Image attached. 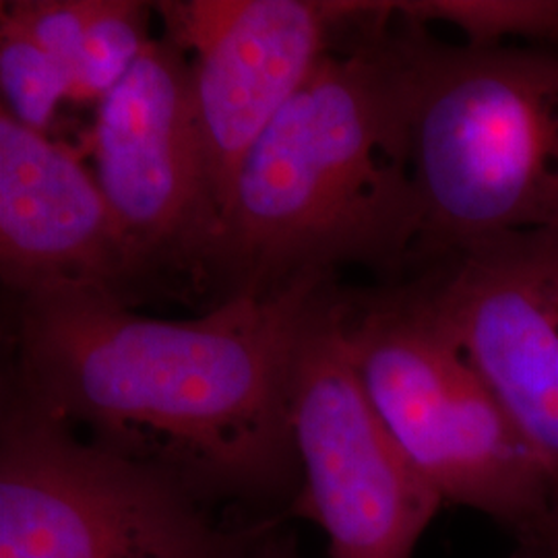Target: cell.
<instances>
[{"mask_svg":"<svg viewBox=\"0 0 558 558\" xmlns=\"http://www.w3.org/2000/svg\"><path fill=\"white\" fill-rule=\"evenodd\" d=\"M329 278L223 300L184 320L140 315L104 286H40L15 294L4 383L209 507L236 500L288 513L302 484L292 354L302 313Z\"/></svg>","mask_w":558,"mask_h":558,"instance_id":"cell-1","label":"cell"},{"mask_svg":"<svg viewBox=\"0 0 558 558\" xmlns=\"http://www.w3.org/2000/svg\"><path fill=\"white\" fill-rule=\"evenodd\" d=\"M391 17L325 54L242 163L197 276L220 302L276 294L341 265H416L422 216L385 48Z\"/></svg>","mask_w":558,"mask_h":558,"instance_id":"cell-2","label":"cell"},{"mask_svg":"<svg viewBox=\"0 0 558 558\" xmlns=\"http://www.w3.org/2000/svg\"><path fill=\"white\" fill-rule=\"evenodd\" d=\"M396 23L385 48L422 216L414 267L558 226V52L447 44Z\"/></svg>","mask_w":558,"mask_h":558,"instance_id":"cell-3","label":"cell"},{"mask_svg":"<svg viewBox=\"0 0 558 558\" xmlns=\"http://www.w3.org/2000/svg\"><path fill=\"white\" fill-rule=\"evenodd\" d=\"M348 338L368 396L424 484L515 539L536 530L557 484L418 286L348 292Z\"/></svg>","mask_w":558,"mask_h":558,"instance_id":"cell-4","label":"cell"},{"mask_svg":"<svg viewBox=\"0 0 558 558\" xmlns=\"http://www.w3.org/2000/svg\"><path fill=\"white\" fill-rule=\"evenodd\" d=\"M283 519L221 525L179 482L2 387L0 558H251Z\"/></svg>","mask_w":558,"mask_h":558,"instance_id":"cell-5","label":"cell"},{"mask_svg":"<svg viewBox=\"0 0 558 558\" xmlns=\"http://www.w3.org/2000/svg\"><path fill=\"white\" fill-rule=\"evenodd\" d=\"M290 418L299 497L286 518L311 519L331 558H414L445 505L401 453L360 377L348 338V292L323 281L300 319Z\"/></svg>","mask_w":558,"mask_h":558,"instance_id":"cell-6","label":"cell"},{"mask_svg":"<svg viewBox=\"0 0 558 558\" xmlns=\"http://www.w3.org/2000/svg\"><path fill=\"white\" fill-rule=\"evenodd\" d=\"M379 2L174 0L154 9L189 60L209 191L221 218L240 168L325 54ZM220 226V223H218Z\"/></svg>","mask_w":558,"mask_h":558,"instance_id":"cell-7","label":"cell"},{"mask_svg":"<svg viewBox=\"0 0 558 558\" xmlns=\"http://www.w3.org/2000/svg\"><path fill=\"white\" fill-rule=\"evenodd\" d=\"M92 154L135 290L161 274L197 281L220 216L205 172L189 60L177 44L151 41L96 106Z\"/></svg>","mask_w":558,"mask_h":558,"instance_id":"cell-8","label":"cell"},{"mask_svg":"<svg viewBox=\"0 0 558 558\" xmlns=\"http://www.w3.org/2000/svg\"><path fill=\"white\" fill-rule=\"evenodd\" d=\"M412 281L558 493V226L482 242Z\"/></svg>","mask_w":558,"mask_h":558,"instance_id":"cell-9","label":"cell"},{"mask_svg":"<svg viewBox=\"0 0 558 558\" xmlns=\"http://www.w3.org/2000/svg\"><path fill=\"white\" fill-rule=\"evenodd\" d=\"M0 276L21 294L92 283L129 304L133 274L96 174L64 145L0 108Z\"/></svg>","mask_w":558,"mask_h":558,"instance_id":"cell-10","label":"cell"},{"mask_svg":"<svg viewBox=\"0 0 558 558\" xmlns=\"http://www.w3.org/2000/svg\"><path fill=\"white\" fill-rule=\"evenodd\" d=\"M154 4L140 0H94L83 32L69 101L100 104L143 57Z\"/></svg>","mask_w":558,"mask_h":558,"instance_id":"cell-11","label":"cell"},{"mask_svg":"<svg viewBox=\"0 0 558 558\" xmlns=\"http://www.w3.org/2000/svg\"><path fill=\"white\" fill-rule=\"evenodd\" d=\"M393 9L401 20L418 25H453L474 46L558 44V0H408L393 2Z\"/></svg>","mask_w":558,"mask_h":558,"instance_id":"cell-12","label":"cell"},{"mask_svg":"<svg viewBox=\"0 0 558 558\" xmlns=\"http://www.w3.org/2000/svg\"><path fill=\"white\" fill-rule=\"evenodd\" d=\"M0 87L2 108L44 135L71 92L59 62L7 17H0Z\"/></svg>","mask_w":558,"mask_h":558,"instance_id":"cell-13","label":"cell"},{"mask_svg":"<svg viewBox=\"0 0 558 558\" xmlns=\"http://www.w3.org/2000/svg\"><path fill=\"white\" fill-rule=\"evenodd\" d=\"M92 2L94 0H4L0 4V17L13 21L27 36L38 41L59 62L73 87Z\"/></svg>","mask_w":558,"mask_h":558,"instance_id":"cell-14","label":"cell"},{"mask_svg":"<svg viewBox=\"0 0 558 558\" xmlns=\"http://www.w3.org/2000/svg\"><path fill=\"white\" fill-rule=\"evenodd\" d=\"M518 546L530 548L539 558H558V499L538 527L518 539Z\"/></svg>","mask_w":558,"mask_h":558,"instance_id":"cell-15","label":"cell"},{"mask_svg":"<svg viewBox=\"0 0 558 558\" xmlns=\"http://www.w3.org/2000/svg\"><path fill=\"white\" fill-rule=\"evenodd\" d=\"M251 558H302L296 550V542L288 534H279L278 525L260 539Z\"/></svg>","mask_w":558,"mask_h":558,"instance_id":"cell-16","label":"cell"},{"mask_svg":"<svg viewBox=\"0 0 558 558\" xmlns=\"http://www.w3.org/2000/svg\"><path fill=\"white\" fill-rule=\"evenodd\" d=\"M511 558H539L538 555H534L530 548H525V546H518V550L513 553V557Z\"/></svg>","mask_w":558,"mask_h":558,"instance_id":"cell-17","label":"cell"}]
</instances>
